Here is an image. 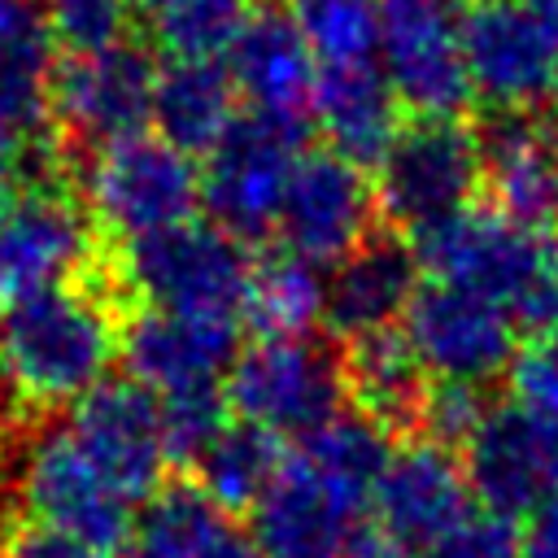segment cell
Returning a JSON list of instances; mask_svg holds the SVG:
<instances>
[{
	"mask_svg": "<svg viewBox=\"0 0 558 558\" xmlns=\"http://www.w3.org/2000/svg\"><path fill=\"white\" fill-rule=\"evenodd\" d=\"M122 327L118 279H105V270L0 310V375L9 397L26 410L83 401L122 357Z\"/></svg>",
	"mask_w": 558,
	"mask_h": 558,
	"instance_id": "1",
	"label": "cell"
},
{
	"mask_svg": "<svg viewBox=\"0 0 558 558\" xmlns=\"http://www.w3.org/2000/svg\"><path fill=\"white\" fill-rule=\"evenodd\" d=\"M414 257L427 279L466 288L506 310L519 331H558V240L527 231L497 209L466 205L462 214L418 231Z\"/></svg>",
	"mask_w": 558,
	"mask_h": 558,
	"instance_id": "2",
	"label": "cell"
},
{
	"mask_svg": "<svg viewBox=\"0 0 558 558\" xmlns=\"http://www.w3.org/2000/svg\"><path fill=\"white\" fill-rule=\"evenodd\" d=\"M96 270V222L61 179L35 174L0 196V310Z\"/></svg>",
	"mask_w": 558,
	"mask_h": 558,
	"instance_id": "3",
	"label": "cell"
},
{
	"mask_svg": "<svg viewBox=\"0 0 558 558\" xmlns=\"http://www.w3.org/2000/svg\"><path fill=\"white\" fill-rule=\"evenodd\" d=\"M83 205L96 231L135 244L144 235L192 222L201 205V170L157 131H140L92 153L83 174Z\"/></svg>",
	"mask_w": 558,
	"mask_h": 558,
	"instance_id": "4",
	"label": "cell"
},
{
	"mask_svg": "<svg viewBox=\"0 0 558 558\" xmlns=\"http://www.w3.org/2000/svg\"><path fill=\"white\" fill-rule=\"evenodd\" d=\"M113 270L122 288H131L148 310L240 318L253 257L214 222L192 218L183 227L122 244Z\"/></svg>",
	"mask_w": 558,
	"mask_h": 558,
	"instance_id": "5",
	"label": "cell"
},
{
	"mask_svg": "<svg viewBox=\"0 0 558 558\" xmlns=\"http://www.w3.org/2000/svg\"><path fill=\"white\" fill-rule=\"evenodd\" d=\"M466 78L493 113L545 109L558 96V17L532 0H466L458 13Z\"/></svg>",
	"mask_w": 558,
	"mask_h": 558,
	"instance_id": "6",
	"label": "cell"
},
{
	"mask_svg": "<svg viewBox=\"0 0 558 558\" xmlns=\"http://www.w3.org/2000/svg\"><path fill=\"white\" fill-rule=\"evenodd\" d=\"M484 183L480 131L462 118H410L375 166V209L418 235L462 214Z\"/></svg>",
	"mask_w": 558,
	"mask_h": 558,
	"instance_id": "7",
	"label": "cell"
},
{
	"mask_svg": "<svg viewBox=\"0 0 558 558\" xmlns=\"http://www.w3.org/2000/svg\"><path fill=\"white\" fill-rule=\"evenodd\" d=\"M13 484L31 527L70 536L100 554L126 545L135 506H126L109 488V480L87 462L65 423H44L31 440H22Z\"/></svg>",
	"mask_w": 558,
	"mask_h": 558,
	"instance_id": "8",
	"label": "cell"
},
{
	"mask_svg": "<svg viewBox=\"0 0 558 558\" xmlns=\"http://www.w3.org/2000/svg\"><path fill=\"white\" fill-rule=\"evenodd\" d=\"M227 405L235 418L270 432L305 440L327 418H336L349 401L340 353L305 340H257L240 349L227 379Z\"/></svg>",
	"mask_w": 558,
	"mask_h": 558,
	"instance_id": "9",
	"label": "cell"
},
{
	"mask_svg": "<svg viewBox=\"0 0 558 558\" xmlns=\"http://www.w3.org/2000/svg\"><path fill=\"white\" fill-rule=\"evenodd\" d=\"M296 126L240 113V122L205 153L201 170V205L209 209V222L227 231L240 244H257L275 235L288 179L301 157Z\"/></svg>",
	"mask_w": 558,
	"mask_h": 558,
	"instance_id": "10",
	"label": "cell"
},
{
	"mask_svg": "<svg viewBox=\"0 0 558 558\" xmlns=\"http://www.w3.org/2000/svg\"><path fill=\"white\" fill-rule=\"evenodd\" d=\"M157 70L153 57L122 39L100 52H70L52 70L48 87V122L83 148H105L113 140L140 135L153 122Z\"/></svg>",
	"mask_w": 558,
	"mask_h": 558,
	"instance_id": "11",
	"label": "cell"
},
{
	"mask_svg": "<svg viewBox=\"0 0 558 558\" xmlns=\"http://www.w3.org/2000/svg\"><path fill=\"white\" fill-rule=\"evenodd\" d=\"M375 61L414 118H458L475 100L458 13L445 0H379Z\"/></svg>",
	"mask_w": 558,
	"mask_h": 558,
	"instance_id": "12",
	"label": "cell"
},
{
	"mask_svg": "<svg viewBox=\"0 0 558 558\" xmlns=\"http://www.w3.org/2000/svg\"><path fill=\"white\" fill-rule=\"evenodd\" d=\"M401 336L410 340L418 366L427 371V379H445V384H475L484 388L488 379H497L501 371H510L514 353H519V327L506 318L501 305L453 288V283H418L405 318H401Z\"/></svg>",
	"mask_w": 558,
	"mask_h": 558,
	"instance_id": "13",
	"label": "cell"
},
{
	"mask_svg": "<svg viewBox=\"0 0 558 558\" xmlns=\"http://www.w3.org/2000/svg\"><path fill=\"white\" fill-rule=\"evenodd\" d=\"M65 427L126 506H144L161 493L166 466L174 462L161 427V405L131 375L105 379L83 401H74Z\"/></svg>",
	"mask_w": 558,
	"mask_h": 558,
	"instance_id": "14",
	"label": "cell"
},
{
	"mask_svg": "<svg viewBox=\"0 0 558 558\" xmlns=\"http://www.w3.org/2000/svg\"><path fill=\"white\" fill-rule=\"evenodd\" d=\"M375 214L379 209L366 170L327 148L301 153L275 222L279 253H292L310 266H336L371 235Z\"/></svg>",
	"mask_w": 558,
	"mask_h": 558,
	"instance_id": "15",
	"label": "cell"
},
{
	"mask_svg": "<svg viewBox=\"0 0 558 558\" xmlns=\"http://www.w3.org/2000/svg\"><path fill=\"white\" fill-rule=\"evenodd\" d=\"M371 510L379 519L375 532H384L405 554L410 549L423 554L432 541H440L449 527H458L475 510V497H471L462 458L418 436V440L392 445V458L375 484Z\"/></svg>",
	"mask_w": 558,
	"mask_h": 558,
	"instance_id": "16",
	"label": "cell"
},
{
	"mask_svg": "<svg viewBox=\"0 0 558 558\" xmlns=\"http://www.w3.org/2000/svg\"><path fill=\"white\" fill-rule=\"evenodd\" d=\"M235 357H240V318L170 314L140 305L122 327V362L131 379L153 397L222 384Z\"/></svg>",
	"mask_w": 558,
	"mask_h": 558,
	"instance_id": "17",
	"label": "cell"
},
{
	"mask_svg": "<svg viewBox=\"0 0 558 558\" xmlns=\"http://www.w3.org/2000/svg\"><path fill=\"white\" fill-rule=\"evenodd\" d=\"M357 506L323 475H314L296 453H288L279 480L253 506V545L262 558H344L357 541Z\"/></svg>",
	"mask_w": 558,
	"mask_h": 558,
	"instance_id": "18",
	"label": "cell"
},
{
	"mask_svg": "<svg viewBox=\"0 0 558 558\" xmlns=\"http://www.w3.org/2000/svg\"><path fill=\"white\" fill-rule=\"evenodd\" d=\"M418 279L423 266L414 257V244L397 231H371L323 279V323L344 344L375 331H392L405 318Z\"/></svg>",
	"mask_w": 558,
	"mask_h": 558,
	"instance_id": "19",
	"label": "cell"
},
{
	"mask_svg": "<svg viewBox=\"0 0 558 558\" xmlns=\"http://www.w3.org/2000/svg\"><path fill=\"white\" fill-rule=\"evenodd\" d=\"M227 74H231L240 100L248 105V113L310 131L318 61L305 48V39L288 13L257 9L227 57Z\"/></svg>",
	"mask_w": 558,
	"mask_h": 558,
	"instance_id": "20",
	"label": "cell"
},
{
	"mask_svg": "<svg viewBox=\"0 0 558 558\" xmlns=\"http://www.w3.org/2000/svg\"><path fill=\"white\" fill-rule=\"evenodd\" d=\"M462 471L480 510L519 519L549 501L545 484V423L527 418L519 405H493L480 432L462 449Z\"/></svg>",
	"mask_w": 558,
	"mask_h": 558,
	"instance_id": "21",
	"label": "cell"
},
{
	"mask_svg": "<svg viewBox=\"0 0 558 558\" xmlns=\"http://www.w3.org/2000/svg\"><path fill=\"white\" fill-rule=\"evenodd\" d=\"M480 166L488 209L554 235L558 227V153L532 113H493L480 131Z\"/></svg>",
	"mask_w": 558,
	"mask_h": 558,
	"instance_id": "22",
	"label": "cell"
},
{
	"mask_svg": "<svg viewBox=\"0 0 558 558\" xmlns=\"http://www.w3.org/2000/svg\"><path fill=\"white\" fill-rule=\"evenodd\" d=\"M310 126H318L327 153L366 170L379 166V157L388 153V144L405 122H401V100L384 78L379 61H357V65L318 70Z\"/></svg>",
	"mask_w": 558,
	"mask_h": 558,
	"instance_id": "23",
	"label": "cell"
},
{
	"mask_svg": "<svg viewBox=\"0 0 558 558\" xmlns=\"http://www.w3.org/2000/svg\"><path fill=\"white\" fill-rule=\"evenodd\" d=\"M122 558H262V549L196 484H170L140 506Z\"/></svg>",
	"mask_w": 558,
	"mask_h": 558,
	"instance_id": "24",
	"label": "cell"
},
{
	"mask_svg": "<svg viewBox=\"0 0 558 558\" xmlns=\"http://www.w3.org/2000/svg\"><path fill=\"white\" fill-rule=\"evenodd\" d=\"M340 366H344V388H349L353 410L375 418L388 436L418 427V410H423L432 379L418 366L401 327L349 340V349L340 353Z\"/></svg>",
	"mask_w": 558,
	"mask_h": 558,
	"instance_id": "25",
	"label": "cell"
},
{
	"mask_svg": "<svg viewBox=\"0 0 558 558\" xmlns=\"http://www.w3.org/2000/svg\"><path fill=\"white\" fill-rule=\"evenodd\" d=\"M240 122V92L222 61H170L157 70L153 126L174 148L209 153Z\"/></svg>",
	"mask_w": 558,
	"mask_h": 558,
	"instance_id": "26",
	"label": "cell"
},
{
	"mask_svg": "<svg viewBox=\"0 0 558 558\" xmlns=\"http://www.w3.org/2000/svg\"><path fill=\"white\" fill-rule=\"evenodd\" d=\"M52 26L35 0H0V118L44 131L52 87Z\"/></svg>",
	"mask_w": 558,
	"mask_h": 558,
	"instance_id": "27",
	"label": "cell"
},
{
	"mask_svg": "<svg viewBox=\"0 0 558 558\" xmlns=\"http://www.w3.org/2000/svg\"><path fill=\"white\" fill-rule=\"evenodd\" d=\"M288 453L279 445V436L244 423V418H231L201 453H196V488L227 514L235 510H248L266 497V488L279 480Z\"/></svg>",
	"mask_w": 558,
	"mask_h": 558,
	"instance_id": "28",
	"label": "cell"
},
{
	"mask_svg": "<svg viewBox=\"0 0 558 558\" xmlns=\"http://www.w3.org/2000/svg\"><path fill=\"white\" fill-rule=\"evenodd\" d=\"M240 323H248L262 340H305L323 323L318 266H310L292 253H270V257L253 262Z\"/></svg>",
	"mask_w": 558,
	"mask_h": 558,
	"instance_id": "29",
	"label": "cell"
},
{
	"mask_svg": "<svg viewBox=\"0 0 558 558\" xmlns=\"http://www.w3.org/2000/svg\"><path fill=\"white\" fill-rule=\"evenodd\" d=\"M296 458L314 475H323L331 488H340L344 497L371 510L375 484L392 458V436L362 410H340L296 445Z\"/></svg>",
	"mask_w": 558,
	"mask_h": 558,
	"instance_id": "30",
	"label": "cell"
},
{
	"mask_svg": "<svg viewBox=\"0 0 558 558\" xmlns=\"http://www.w3.org/2000/svg\"><path fill=\"white\" fill-rule=\"evenodd\" d=\"M148 39L170 61H227L248 26V0H140Z\"/></svg>",
	"mask_w": 558,
	"mask_h": 558,
	"instance_id": "31",
	"label": "cell"
},
{
	"mask_svg": "<svg viewBox=\"0 0 558 558\" xmlns=\"http://www.w3.org/2000/svg\"><path fill=\"white\" fill-rule=\"evenodd\" d=\"M288 17L314 52L318 70L375 61L379 0H288Z\"/></svg>",
	"mask_w": 558,
	"mask_h": 558,
	"instance_id": "32",
	"label": "cell"
},
{
	"mask_svg": "<svg viewBox=\"0 0 558 558\" xmlns=\"http://www.w3.org/2000/svg\"><path fill=\"white\" fill-rule=\"evenodd\" d=\"M157 405H161V427H166L170 458H179V462H196V453L231 423V405H227L222 384L183 388V392L157 397Z\"/></svg>",
	"mask_w": 558,
	"mask_h": 558,
	"instance_id": "33",
	"label": "cell"
},
{
	"mask_svg": "<svg viewBox=\"0 0 558 558\" xmlns=\"http://www.w3.org/2000/svg\"><path fill=\"white\" fill-rule=\"evenodd\" d=\"M488 397L484 388L475 384H445V379H432L427 384V397H423V410H418V432L423 440H436L445 449H466V440L480 432L484 414H488Z\"/></svg>",
	"mask_w": 558,
	"mask_h": 558,
	"instance_id": "34",
	"label": "cell"
},
{
	"mask_svg": "<svg viewBox=\"0 0 558 558\" xmlns=\"http://www.w3.org/2000/svg\"><path fill=\"white\" fill-rule=\"evenodd\" d=\"M52 39L70 52H100L122 44L126 35V4L122 0H48Z\"/></svg>",
	"mask_w": 558,
	"mask_h": 558,
	"instance_id": "35",
	"label": "cell"
},
{
	"mask_svg": "<svg viewBox=\"0 0 558 558\" xmlns=\"http://www.w3.org/2000/svg\"><path fill=\"white\" fill-rule=\"evenodd\" d=\"M510 392H514V405L527 418H536L545 427H558V331L532 336L514 353Z\"/></svg>",
	"mask_w": 558,
	"mask_h": 558,
	"instance_id": "36",
	"label": "cell"
},
{
	"mask_svg": "<svg viewBox=\"0 0 558 558\" xmlns=\"http://www.w3.org/2000/svg\"><path fill=\"white\" fill-rule=\"evenodd\" d=\"M418 558H523L519 532L510 519L471 510L458 527H449L440 541H432Z\"/></svg>",
	"mask_w": 558,
	"mask_h": 558,
	"instance_id": "37",
	"label": "cell"
},
{
	"mask_svg": "<svg viewBox=\"0 0 558 558\" xmlns=\"http://www.w3.org/2000/svg\"><path fill=\"white\" fill-rule=\"evenodd\" d=\"M39 157V131H26L9 118H0V196L26 179H35Z\"/></svg>",
	"mask_w": 558,
	"mask_h": 558,
	"instance_id": "38",
	"label": "cell"
},
{
	"mask_svg": "<svg viewBox=\"0 0 558 558\" xmlns=\"http://www.w3.org/2000/svg\"><path fill=\"white\" fill-rule=\"evenodd\" d=\"M0 558H109L92 545H78L70 536H57V532H44V527H31L22 523L4 545H0Z\"/></svg>",
	"mask_w": 558,
	"mask_h": 558,
	"instance_id": "39",
	"label": "cell"
},
{
	"mask_svg": "<svg viewBox=\"0 0 558 558\" xmlns=\"http://www.w3.org/2000/svg\"><path fill=\"white\" fill-rule=\"evenodd\" d=\"M523 558H558V501H545L532 519L527 532H519Z\"/></svg>",
	"mask_w": 558,
	"mask_h": 558,
	"instance_id": "40",
	"label": "cell"
},
{
	"mask_svg": "<svg viewBox=\"0 0 558 558\" xmlns=\"http://www.w3.org/2000/svg\"><path fill=\"white\" fill-rule=\"evenodd\" d=\"M344 558H410L401 545H392L384 532H357V541L344 549Z\"/></svg>",
	"mask_w": 558,
	"mask_h": 558,
	"instance_id": "41",
	"label": "cell"
},
{
	"mask_svg": "<svg viewBox=\"0 0 558 558\" xmlns=\"http://www.w3.org/2000/svg\"><path fill=\"white\" fill-rule=\"evenodd\" d=\"M545 484L549 501H558V427H545Z\"/></svg>",
	"mask_w": 558,
	"mask_h": 558,
	"instance_id": "42",
	"label": "cell"
},
{
	"mask_svg": "<svg viewBox=\"0 0 558 558\" xmlns=\"http://www.w3.org/2000/svg\"><path fill=\"white\" fill-rule=\"evenodd\" d=\"M536 122H541V131H545V140L554 144V153H558V96L536 113Z\"/></svg>",
	"mask_w": 558,
	"mask_h": 558,
	"instance_id": "43",
	"label": "cell"
},
{
	"mask_svg": "<svg viewBox=\"0 0 558 558\" xmlns=\"http://www.w3.org/2000/svg\"><path fill=\"white\" fill-rule=\"evenodd\" d=\"M9 388H4V375H0V440H4V418H9Z\"/></svg>",
	"mask_w": 558,
	"mask_h": 558,
	"instance_id": "44",
	"label": "cell"
},
{
	"mask_svg": "<svg viewBox=\"0 0 558 558\" xmlns=\"http://www.w3.org/2000/svg\"><path fill=\"white\" fill-rule=\"evenodd\" d=\"M445 4H453V0H445Z\"/></svg>",
	"mask_w": 558,
	"mask_h": 558,
	"instance_id": "45",
	"label": "cell"
},
{
	"mask_svg": "<svg viewBox=\"0 0 558 558\" xmlns=\"http://www.w3.org/2000/svg\"><path fill=\"white\" fill-rule=\"evenodd\" d=\"M122 4H131V0H122Z\"/></svg>",
	"mask_w": 558,
	"mask_h": 558,
	"instance_id": "46",
	"label": "cell"
}]
</instances>
